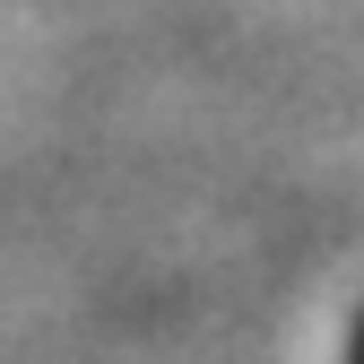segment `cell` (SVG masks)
<instances>
[{"instance_id": "1", "label": "cell", "mask_w": 364, "mask_h": 364, "mask_svg": "<svg viewBox=\"0 0 364 364\" xmlns=\"http://www.w3.org/2000/svg\"><path fill=\"white\" fill-rule=\"evenodd\" d=\"M347 364H364V321H355V338H347Z\"/></svg>"}]
</instances>
